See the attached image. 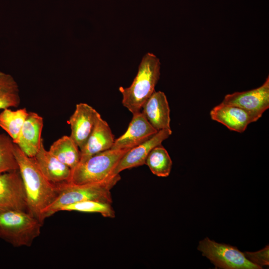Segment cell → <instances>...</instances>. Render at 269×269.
<instances>
[{
  "instance_id": "obj_3",
  "label": "cell",
  "mask_w": 269,
  "mask_h": 269,
  "mask_svg": "<svg viewBox=\"0 0 269 269\" xmlns=\"http://www.w3.org/2000/svg\"><path fill=\"white\" fill-rule=\"evenodd\" d=\"M160 62L151 53L145 54L139 65L138 71L131 85L120 87L122 104L133 114L140 112L144 102L155 91L160 77Z\"/></svg>"
},
{
  "instance_id": "obj_9",
  "label": "cell",
  "mask_w": 269,
  "mask_h": 269,
  "mask_svg": "<svg viewBox=\"0 0 269 269\" xmlns=\"http://www.w3.org/2000/svg\"><path fill=\"white\" fill-rule=\"evenodd\" d=\"M212 120L222 124L231 131L243 133L248 125L262 116L236 106L221 103L210 112Z\"/></svg>"
},
{
  "instance_id": "obj_2",
  "label": "cell",
  "mask_w": 269,
  "mask_h": 269,
  "mask_svg": "<svg viewBox=\"0 0 269 269\" xmlns=\"http://www.w3.org/2000/svg\"><path fill=\"white\" fill-rule=\"evenodd\" d=\"M121 179L117 174L104 182L76 184L65 182L57 184L58 194L54 201L45 210L43 219L48 218L66 205L86 200H95L111 204V190Z\"/></svg>"
},
{
  "instance_id": "obj_16",
  "label": "cell",
  "mask_w": 269,
  "mask_h": 269,
  "mask_svg": "<svg viewBox=\"0 0 269 269\" xmlns=\"http://www.w3.org/2000/svg\"><path fill=\"white\" fill-rule=\"evenodd\" d=\"M34 158L42 174L50 182L59 184L69 182L72 170L45 149L43 139Z\"/></svg>"
},
{
  "instance_id": "obj_14",
  "label": "cell",
  "mask_w": 269,
  "mask_h": 269,
  "mask_svg": "<svg viewBox=\"0 0 269 269\" xmlns=\"http://www.w3.org/2000/svg\"><path fill=\"white\" fill-rule=\"evenodd\" d=\"M141 112L157 131L171 129L170 110L164 92L154 91L142 105Z\"/></svg>"
},
{
  "instance_id": "obj_19",
  "label": "cell",
  "mask_w": 269,
  "mask_h": 269,
  "mask_svg": "<svg viewBox=\"0 0 269 269\" xmlns=\"http://www.w3.org/2000/svg\"><path fill=\"white\" fill-rule=\"evenodd\" d=\"M145 164L153 174L159 177H167L171 172L172 161L166 149L160 144L150 151Z\"/></svg>"
},
{
  "instance_id": "obj_5",
  "label": "cell",
  "mask_w": 269,
  "mask_h": 269,
  "mask_svg": "<svg viewBox=\"0 0 269 269\" xmlns=\"http://www.w3.org/2000/svg\"><path fill=\"white\" fill-rule=\"evenodd\" d=\"M129 150L110 149L93 155L72 170L69 182L83 184L109 180L115 176L114 168Z\"/></svg>"
},
{
  "instance_id": "obj_18",
  "label": "cell",
  "mask_w": 269,
  "mask_h": 269,
  "mask_svg": "<svg viewBox=\"0 0 269 269\" xmlns=\"http://www.w3.org/2000/svg\"><path fill=\"white\" fill-rule=\"evenodd\" d=\"M28 113L26 108L15 111L6 108L0 113V127L7 133L15 144L18 141Z\"/></svg>"
},
{
  "instance_id": "obj_20",
  "label": "cell",
  "mask_w": 269,
  "mask_h": 269,
  "mask_svg": "<svg viewBox=\"0 0 269 269\" xmlns=\"http://www.w3.org/2000/svg\"><path fill=\"white\" fill-rule=\"evenodd\" d=\"M20 103L18 84L12 76L0 71V110L17 107Z\"/></svg>"
},
{
  "instance_id": "obj_6",
  "label": "cell",
  "mask_w": 269,
  "mask_h": 269,
  "mask_svg": "<svg viewBox=\"0 0 269 269\" xmlns=\"http://www.w3.org/2000/svg\"><path fill=\"white\" fill-rule=\"evenodd\" d=\"M197 249L216 268L224 269H261L250 261L236 247L216 242L206 237L200 241Z\"/></svg>"
},
{
  "instance_id": "obj_23",
  "label": "cell",
  "mask_w": 269,
  "mask_h": 269,
  "mask_svg": "<svg viewBox=\"0 0 269 269\" xmlns=\"http://www.w3.org/2000/svg\"><path fill=\"white\" fill-rule=\"evenodd\" d=\"M269 248L268 245L265 248L255 252H245V257L251 262L261 267L269 265Z\"/></svg>"
},
{
  "instance_id": "obj_7",
  "label": "cell",
  "mask_w": 269,
  "mask_h": 269,
  "mask_svg": "<svg viewBox=\"0 0 269 269\" xmlns=\"http://www.w3.org/2000/svg\"><path fill=\"white\" fill-rule=\"evenodd\" d=\"M27 211V203L23 181L19 170L0 174V213Z\"/></svg>"
},
{
  "instance_id": "obj_10",
  "label": "cell",
  "mask_w": 269,
  "mask_h": 269,
  "mask_svg": "<svg viewBox=\"0 0 269 269\" xmlns=\"http://www.w3.org/2000/svg\"><path fill=\"white\" fill-rule=\"evenodd\" d=\"M100 116L94 108L86 103H81L76 105L68 123L71 128L70 136L80 150L85 145Z\"/></svg>"
},
{
  "instance_id": "obj_1",
  "label": "cell",
  "mask_w": 269,
  "mask_h": 269,
  "mask_svg": "<svg viewBox=\"0 0 269 269\" xmlns=\"http://www.w3.org/2000/svg\"><path fill=\"white\" fill-rule=\"evenodd\" d=\"M14 153L25 189L27 212L43 223L44 211L57 197L58 186L48 180L34 157L26 155L16 144Z\"/></svg>"
},
{
  "instance_id": "obj_8",
  "label": "cell",
  "mask_w": 269,
  "mask_h": 269,
  "mask_svg": "<svg viewBox=\"0 0 269 269\" xmlns=\"http://www.w3.org/2000/svg\"><path fill=\"white\" fill-rule=\"evenodd\" d=\"M222 103L237 106L262 116L269 108V77L260 87L227 94Z\"/></svg>"
},
{
  "instance_id": "obj_21",
  "label": "cell",
  "mask_w": 269,
  "mask_h": 269,
  "mask_svg": "<svg viewBox=\"0 0 269 269\" xmlns=\"http://www.w3.org/2000/svg\"><path fill=\"white\" fill-rule=\"evenodd\" d=\"M61 211L98 213L104 217H115V212L111 204L95 200H86L71 204L63 207Z\"/></svg>"
},
{
  "instance_id": "obj_15",
  "label": "cell",
  "mask_w": 269,
  "mask_h": 269,
  "mask_svg": "<svg viewBox=\"0 0 269 269\" xmlns=\"http://www.w3.org/2000/svg\"><path fill=\"white\" fill-rule=\"evenodd\" d=\"M115 139L107 122L101 116L99 117L85 145L80 150L79 163L84 162L97 153L111 149Z\"/></svg>"
},
{
  "instance_id": "obj_17",
  "label": "cell",
  "mask_w": 269,
  "mask_h": 269,
  "mask_svg": "<svg viewBox=\"0 0 269 269\" xmlns=\"http://www.w3.org/2000/svg\"><path fill=\"white\" fill-rule=\"evenodd\" d=\"M48 150L72 170L80 162V150L70 136L63 135L58 138L53 142Z\"/></svg>"
},
{
  "instance_id": "obj_13",
  "label": "cell",
  "mask_w": 269,
  "mask_h": 269,
  "mask_svg": "<svg viewBox=\"0 0 269 269\" xmlns=\"http://www.w3.org/2000/svg\"><path fill=\"white\" fill-rule=\"evenodd\" d=\"M43 119L33 112L28 113L16 145L27 156L34 157L40 146Z\"/></svg>"
},
{
  "instance_id": "obj_4",
  "label": "cell",
  "mask_w": 269,
  "mask_h": 269,
  "mask_svg": "<svg viewBox=\"0 0 269 269\" xmlns=\"http://www.w3.org/2000/svg\"><path fill=\"white\" fill-rule=\"evenodd\" d=\"M43 223L27 211L0 213V238L14 247H30Z\"/></svg>"
},
{
  "instance_id": "obj_12",
  "label": "cell",
  "mask_w": 269,
  "mask_h": 269,
  "mask_svg": "<svg viewBox=\"0 0 269 269\" xmlns=\"http://www.w3.org/2000/svg\"><path fill=\"white\" fill-rule=\"evenodd\" d=\"M133 115L128 129L124 134L115 139L111 149H130L145 141L157 133L141 111Z\"/></svg>"
},
{
  "instance_id": "obj_22",
  "label": "cell",
  "mask_w": 269,
  "mask_h": 269,
  "mask_svg": "<svg viewBox=\"0 0 269 269\" xmlns=\"http://www.w3.org/2000/svg\"><path fill=\"white\" fill-rule=\"evenodd\" d=\"M14 144L8 135L0 133V174L18 170Z\"/></svg>"
},
{
  "instance_id": "obj_11",
  "label": "cell",
  "mask_w": 269,
  "mask_h": 269,
  "mask_svg": "<svg viewBox=\"0 0 269 269\" xmlns=\"http://www.w3.org/2000/svg\"><path fill=\"white\" fill-rule=\"evenodd\" d=\"M171 134V129L158 131L145 141L129 150L114 168L113 175L119 174L125 169L145 164L146 158L152 149L161 144V143L168 138Z\"/></svg>"
}]
</instances>
